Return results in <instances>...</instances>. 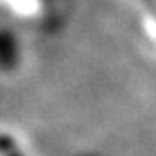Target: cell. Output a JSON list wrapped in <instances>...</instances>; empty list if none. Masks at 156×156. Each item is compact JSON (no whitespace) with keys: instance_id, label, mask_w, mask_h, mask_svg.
<instances>
[{"instance_id":"1","label":"cell","mask_w":156,"mask_h":156,"mask_svg":"<svg viewBox=\"0 0 156 156\" xmlns=\"http://www.w3.org/2000/svg\"><path fill=\"white\" fill-rule=\"evenodd\" d=\"M0 9L19 23L45 25L55 13L53 0H0Z\"/></svg>"},{"instance_id":"2","label":"cell","mask_w":156,"mask_h":156,"mask_svg":"<svg viewBox=\"0 0 156 156\" xmlns=\"http://www.w3.org/2000/svg\"><path fill=\"white\" fill-rule=\"evenodd\" d=\"M23 62V43L17 30L0 25V79L19 72Z\"/></svg>"}]
</instances>
